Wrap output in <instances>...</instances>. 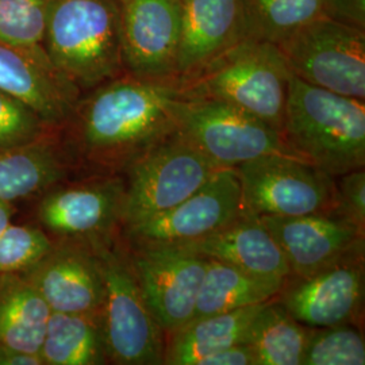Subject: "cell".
I'll return each instance as SVG.
<instances>
[{
  "label": "cell",
  "mask_w": 365,
  "mask_h": 365,
  "mask_svg": "<svg viewBox=\"0 0 365 365\" xmlns=\"http://www.w3.org/2000/svg\"><path fill=\"white\" fill-rule=\"evenodd\" d=\"M185 99L178 80L125 73L80 95L58 128L76 176L123 175L179 130Z\"/></svg>",
  "instance_id": "cell-1"
},
{
  "label": "cell",
  "mask_w": 365,
  "mask_h": 365,
  "mask_svg": "<svg viewBox=\"0 0 365 365\" xmlns=\"http://www.w3.org/2000/svg\"><path fill=\"white\" fill-rule=\"evenodd\" d=\"M280 135L291 156L333 178L365 168V102L291 75Z\"/></svg>",
  "instance_id": "cell-2"
},
{
  "label": "cell",
  "mask_w": 365,
  "mask_h": 365,
  "mask_svg": "<svg viewBox=\"0 0 365 365\" xmlns=\"http://www.w3.org/2000/svg\"><path fill=\"white\" fill-rule=\"evenodd\" d=\"M43 49L81 93L125 75L119 0H49Z\"/></svg>",
  "instance_id": "cell-3"
},
{
  "label": "cell",
  "mask_w": 365,
  "mask_h": 365,
  "mask_svg": "<svg viewBox=\"0 0 365 365\" xmlns=\"http://www.w3.org/2000/svg\"><path fill=\"white\" fill-rule=\"evenodd\" d=\"M289 78L276 43L247 37L179 84L185 98L235 106L280 131Z\"/></svg>",
  "instance_id": "cell-4"
},
{
  "label": "cell",
  "mask_w": 365,
  "mask_h": 365,
  "mask_svg": "<svg viewBox=\"0 0 365 365\" xmlns=\"http://www.w3.org/2000/svg\"><path fill=\"white\" fill-rule=\"evenodd\" d=\"M31 221L53 241H78L93 248L122 235L126 217L123 175L73 176L31 200Z\"/></svg>",
  "instance_id": "cell-5"
},
{
  "label": "cell",
  "mask_w": 365,
  "mask_h": 365,
  "mask_svg": "<svg viewBox=\"0 0 365 365\" xmlns=\"http://www.w3.org/2000/svg\"><path fill=\"white\" fill-rule=\"evenodd\" d=\"M102 267V322L108 361L118 365H163L167 337L131 268L122 235L95 248Z\"/></svg>",
  "instance_id": "cell-6"
},
{
  "label": "cell",
  "mask_w": 365,
  "mask_h": 365,
  "mask_svg": "<svg viewBox=\"0 0 365 365\" xmlns=\"http://www.w3.org/2000/svg\"><path fill=\"white\" fill-rule=\"evenodd\" d=\"M241 215L298 217L333 211L334 178L284 153L256 157L235 167Z\"/></svg>",
  "instance_id": "cell-7"
},
{
  "label": "cell",
  "mask_w": 365,
  "mask_h": 365,
  "mask_svg": "<svg viewBox=\"0 0 365 365\" xmlns=\"http://www.w3.org/2000/svg\"><path fill=\"white\" fill-rule=\"evenodd\" d=\"M220 170L179 133L156 145L123 173L126 180L123 230L173 209Z\"/></svg>",
  "instance_id": "cell-8"
},
{
  "label": "cell",
  "mask_w": 365,
  "mask_h": 365,
  "mask_svg": "<svg viewBox=\"0 0 365 365\" xmlns=\"http://www.w3.org/2000/svg\"><path fill=\"white\" fill-rule=\"evenodd\" d=\"M277 48L295 78L365 101V30L319 16Z\"/></svg>",
  "instance_id": "cell-9"
},
{
  "label": "cell",
  "mask_w": 365,
  "mask_h": 365,
  "mask_svg": "<svg viewBox=\"0 0 365 365\" xmlns=\"http://www.w3.org/2000/svg\"><path fill=\"white\" fill-rule=\"evenodd\" d=\"M178 133L220 168H235L269 153L289 155L274 126L218 101L185 98Z\"/></svg>",
  "instance_id": "cell-10"
},
{
  "label": "cell",
  "mask_w": 365,
  "mask_h": 365,
  "mask_svg": "<svg viewBox=\"0 0 365 365\" xmlns=\"http://www.w3.org/2000/svg\"><path fill=\"white\" fill-rule=\"evenodd\" d=\"M123 242L148 306L168 337L194 318L209 259L175 245Z\"/></svg>",
  "instance_id": "cell-11"
},
{
  "label": "cell",
  "mask_w": 365,
  "mask_h": 365,
  "mask_svg": "<svg viewBox=\"0 0 365 365\" xmlns=\"http://www.w3.org/2000/svg\"><path fill=\"white\" fill-rule=\"evenodd\" d=\"M241 185L235 168H222L173 209L126 227L133 242L179 245L218 232L241 217Z\"/></svg>",
  "instance_id": "cell-12"
},
{
  "label": "cell",
  "mask_w": 365,
  "mask_h": 365,
  "mask_svg": "<svg viewBox=\"0 0 365 365\" xmlns=\"http://www.w3.org/2000/svg\"><path fill=\"white\" fill-rule=\"evenodd\" d=\"M283 250L289 274L307 276L365 260V232L333 211L298 217H259Z\"/></svg>",
  "instance_id": "cell-13"
},
{
  "label": "cell",
  "mask_w": 365,
  "mask_h": 365,
  "mask_svg": "<svg viewBox=\"0 0 365 365\" xmlns=\"http://www.w3.org/2000/svg\"><path fill=\"white\" fill-rule=\"evenodd\" d=\"M119 9L126 73L152 80H178L180 0H119Z\"/></svg>",
  "instance_id": "cell-14"
},
{
  "label": "cell",
  "mask_w": 365,
  "mask_h": 365,
  "mask_svg": "<svg viewBox=\"0 0 365 365\" xmlns=\"http://www.w3.org/2000/svg\"><path fill=\"white\" fill-rule=\"evenodd\" d=\"M276 299L304 327H363L365 260L344 262L307 276L289 274Z\"/></svg>",
  "instance_id": "cell-15"
},
{
  "label": "cell",
  "mask_w": 365,
  "mask_h": 365,
  "mask_svg": "<svg viewBox=\"0 0 365 365\" xmlns=\"http://www.w3.org/2000/svg\"><path fill=\"white\" fill-rule=\"evenodd\" d=\"M24 274L52 312L101 313L105 283L101 261L91 245L53 241L52 248Z\"/></svg>",
  "instance_id": "cell-16"
},
{
  "label": "cell",
  "mask_w": 365,
  "mask_h": 365,
  "mask_svg": "<svg viewBox=\"0 0 365 365\" xmlns=\"http://www.w3.org/2000/svg\"><path fill=\"white\" fill-rule=\"evenodd\" d=\"M0 91L36 110L53 128L69 117L81 92L54 66L45 51H30L0 41Z\"/></svg>",
  "instance_id": "cell-17"
},
{
  "label": "cell",
  "mask_w": 365,
  "mask_h": 365,
  "mask_svg": "<svg viewBox=\"0 0 365 365\" xmlns=\"http://www.w3.org/2000/svg\"><path fill=\"white\" fill-rule=\"evenodd\" d=\"M180 6L179 83L249 37L247 0H180Z\"/></svg>",
  "instance_id": "cell-18"
},
{
  "label": "cell",
  "mask_w": 365,
  "mask_h": 365,
  "mask_svg": "<svg viewBox=\"0 0 365 365\" xmlns=\"http://www.w3.org/2000/svg\"><path fill=\"white\" fill-rule=\"evenodd\" d=\"M175 247L262 277L289 276L283 250L259 217L241 215L212 235Z\"/></svg>",
  "instance_id": "cell-19"
},
{
  "label": "cell",
  "mask_w": 365,
  "mask_h": 365,
  "mask_svg": "<svg viewBox=\"0 0 365 365\" xmlns=\"http://www.w3.org/2000/svg\"><path fill=\"white\" fill-rule=\"evenodd\" d=\"M76 176L58 128L34 143L0 150V200H29Z\"/></svg>",
  "instance_id": "cell-20"
},
{
  "label": "cell",
  "mask_w": 365,
  "mask_h": 365,
  "mask_svg": "<svg viewBox=\"0 0 365 365\" xmlns=\"http://www.w3.org/2000/svg\"><path fill=\"white\" fill-rule=\"evenodd\" d=\"M267 302L191 319L167 337L164 364L197 365L206 356L247 342L252 324Z\"/></svg>",
  "instance_id": "cell-21"
},
{
  "label": "cell",
  "mask_w": 365,
  "mask_h": 365,
  "mask_svg": "<svg viewBox=\"0 0 365 365\" xmlns=\"http://www.w3.org/2000/svg\"><path fill=\"white\" fill-rule=\"evenodd\" d=\"M51 313L26 274H0V345L39 356Z\"/></svg>",
  "instance_id": "cell-22"
},
{
  "label": "cell",
  "mask_w": 365,
  "mask_h": 365,
  "mask_svg": "<svg viewBox=\"0 0 365 365\" xmlns=\"http://www.w3.org/2000/svg\"><path fill=\"white\" fill-rule=\"evenodd\" d=\"M39 359L42 365L110 364L102 314L52 312Z\"/></svg>",
  "instance_id": "cell-23"
},
{
  "label": "cell",
  "mask_w": 365,
  "mask_h": 365,
  "mask_svg": "<svg viewBox=\"0 0 365 365\" xmlns=\"http://www.w3.org/2000/svg\"><path fill=\"white\" fill-rule=\"evenodd\" d=\"M284 280L249 274L233 265L209 259L194 318L233 312L274 299Z\"/></svg>",
  "instance_id": "cell-24"
},
{
  "label": "cell",
  "mask_w": 365,
  "mask_h": 365,
  "mask_svg": "<svg viewBox=\"0 0 365 365\" xmlns=\"http://www.w3.org/2000/svg\"><path fill=\"white\" fill-rule=\"evenodd\" d=\"M310 327L298 322L274 298L268 300L255 318L248 341L257 365H302Z\"/></svg>",
  "instance_id": "cell-25"
},
{
  "label": "cell",
  "mask_w": 365,
  "mask_h": 365,
  "mask_svg": "<svg viewBox=\"0 0 365 365\" xmlns=\"http://www.w3.org/2000/svg\"><path fill=\"white\" fill-rule=\"evenodd\" d=\"M324 0H247L249 37L279 43L322 16Z\"/></svg>",
  "instance_id": "cell-26"
},
{
  "label": "cell",
  "mask_w": 365,
  "mask_h": 365,
  "mask_svg": "<svg viewBox=\"0 0 365 365\" xmlns=\"http://www.w3.org/2000/svg\"><path fill=\"white\" fill-rule=\"evenodd\" d=\"M363 327L353 324L310 327L302 365H364Z\"/></svg>",
  "instance_id": "cell-27"
},
{
  "label": "cell",
  "mask_w": 365,
  "mask_h": 365,
  "mask_svg": "<svg viewBox=\"0 0 365 365\" xmlns=\"http://www.w3.org/2000/svg\"><path fill=\"white\" fill-rule=\"evenodd\" d=\"M49 0H0V41L30 51H45Z\"/></svg>",
  "instance_id": "cell-28"
},
{
  "label": "cell",
  "mask_w": 365,
  "mask_h": 365,
  "mask_svg": "<svg viewBox=\"0 0 365 365\" xmlns=\"http://www.w3.org/2000/svg\"><path fill=\"white\" fill-rule=\"evenodd\" d=\"M53 240L33 222H11L0 233V274L25 272L52 248Z\"/></svg>",
  "instance_id": "cell-29"
},
{
  "label": "cell",
  "mask_w": 365,
  "mask_h": 365,
  "mask_svg": "<svg viewBox=\"0 0 365 365\" xmlns=\"http://www.w3.org/2000/svg\"><path fill=\"white\" fill-rule=\"evenodd\" d=\"M54 129L30 106L0 91V150L34 143Z\"/></svg>",
  "instance_id": "cell-30"
},
{
  "label": "cell",
  "mask_w": 365,
  "mask_h": 365,
  "mask_svg": "<svg viewBox=\"0 0 365 365\" xmlns=\"http://www.w3.org/2000/svg\"><path fill=\"white\" fill-rule=\"evenodd\" d=\"M333 212L365 232V168L334 178Z\"/></svg>",
  "instance_id": "cell-31"
},
{
  "label": "cell",
  "mask_w": 365,
  "mask_h": 365,
  "mask_svg": "<svg viewBox=\"0 0 365 365\" xmlns=\"http://www.w3.org/2000/svg\"><path fill=\"white\" fill-rule=\"evenodd\" d=\"M322 16L365 30V0H324Z\"/></svg>",
  "instance_id": "cell-32"
},
{
  "label": "cell",
  "mask_w": 365,
  "mask_h": 365,
  "mask_svg": "<svg viewBox=\"0 0 365 365\" xmlns=\"http://www.w3.org/2000/svg\"><path fill=\"white\" fill-rule=\"evenodd\" d=\"M197 365H257L252 346L244 342L202 359Z\"/></svg>",
  "instance_id": "cell-33"
},
{
  "label": "cell",
  "mask_w": 365,
  "mask_h": 365,
  "mask_svg": "<svg viewBox=\"0 0 365 365\" xmlns=\"http://www.w3.org/2000/svg\"><path fill=\"white\" fill-rule=\"evenodd\" d=\"M0 365H42L38 354L19 352L0 345Z\"/></svg>",
  "instance_id": "cell-34"
},
{
  "label": "cell",
  "mask_w": 365,
  "mask_h": 365,
  "mask_svg": "<svg viewBox=\"0 0 365 365\" xmlns=\"http://www.w3.org/2000/svg\"><path fill=\"white\" fill-rule=\"evenodd\" d=\"M16 214V205L0 200V233L13 222Z\"/></svg>",
  "instance_id": "cell-35"
}]
</instances>
